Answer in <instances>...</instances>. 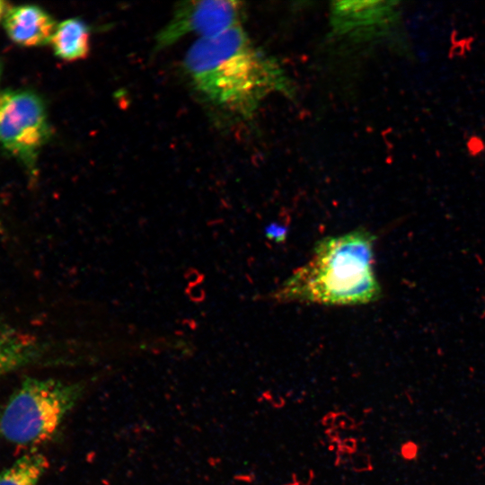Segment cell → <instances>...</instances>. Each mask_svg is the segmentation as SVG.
I'll use <instances>...</instances> for the list:
<instances>
[{
    "mask_svg": "<svg viewBox=\"0 0 485 485\" xmlns=\"http://www.w3.org/2000/svg\"><path fill=\"white\" fill-rule=\"evenodd\" d=\"M183 66L201 95L242 118L252 116L270 95L291 93L284 70L242 26L198 39L188 49Z\"/></svg>",
    "mask_w": 485,
    "mask_h": 485,
    "instance_id": "obj_1",
    "label": "cell"
},
{
    "mask_svg": "<svg viewBox=\"0 0 485 485\" xmlns=\"http://www.w3.org/2000/svg\"><path fill=\"white\" fill-rule=\"evenodd\" d=\"M375 239L366 229L322 238L309 260L272 293V298L325 305L376 301L381 287L373 268Z\"/></svg>",
    "mask_w": 485,
    "mask_h": 485,
    "instance_id": "obj_2",
    "label": "cell"
},
{
    "mask_svg": "<svg viewBox=\"0 0 485 485\" xmlns=\"http://www.w3.org/2000/svg\"><path fill=\"white\" fill-rule=\"evenodd\" d=\"M82 393L77 384L26 378L0 410V438L33 446L51 438Z\"/></svg>",
    "mask_w": 485,
    "mask_h": 485,
    "instance_id": "obj_3",
    "label": "cell"
},
{
    "mask_svg": "<svg viewBox=\"0 0 485 485\" xmlns=\"http://www.w3.org/2000/svg\"><path fill=\"white\" fill-rule=\"evenodd\" d=\"M50 125L41 97L27 89L0 91V146L37 175L40 152L50 137Z\"/></svg>",
    "mask_w": 485,
    "mask_h": 485,
    "instance_id": "obj_4",
    "label": "cell"
},
{
    "mask_svg": "<svg viewBox=\"0 0 485 485\" xmlns=\"http://www.w3.org/2000/svg\"><path fill=\"white\" fill-rule=\"evenodd\" d=\"M242 3L225 0L186 1L178 4L171 20L156 34L155 50L195 34L207 38L241 26Z\"/></svg>",
    "mask_w": 485,
    "mask_h": 485,
    "instance_id": "obj_5",
    "label": "cell"
},
{
    "mask_svg": "<svg viewBox=\"0 0 485 485\" xmlns=\"http://www.w3.org/2000/svg\"><path fill=\"white\" fill-rule=\"evenodd\" d=\"M334 32L349 39L383 33L398 19L397 2L344 1L333 4L331 11Z\"/></svg>",
    "mask_w": 485,
    "mask_h": 485,
    "instance_id": "obj_6",
    "label": "cell"
},
{
    "mask_svg": "<svg viewBox=\"0 0 485 485\" xmlns=\"http://www.w3.org/2000/svg\"><path fill=\"white\" fill-rule=\"evenodd\" d=\"M3 22L8 38L27 48L50 44L57 26L53 17L35 4L10 6Z\"/></svg>",
    "mask_w": 485,
    "mask_h": 485,
    "instance_id": "obj_7",
    "label": "cell"
},
{
    "mask_svg": "<svg viewBox=\"0 0 485 485\" xmlns=\"http://www.w3.org/2000/svg\"><path fill=\"white\" fill-rule=\"evenodd\" d=\"M40 354L35 337L0 318V377L32 364Z\"/></svg>",
    "mask_w": 485,
    "mask_h": 485,
    "instance_id": "obj_8",
    "label": "cell"
},
{
    "mask_svg": "<svg viewBox=\"0 0 485 485\" xmlns=\"http://www.w3.org/2000/svg\"><path fill=\"white\" fill-rule=\"evenodd\" d=\"M90 39L89 26L81 19L69 18L57 23L50 45L57 57L74 62L88 57Z\"/></svg>",
    "mask_w": 485,
    "mask_h": 485,
    "instance_id": "obj_9",
    "label": "cell"
},
{
    "mask_svg": "<svg viewBox=\"0 0 485 485\" xmlns=\"http://www.w3.org/2000/svg\"><path fill=\"white\" fill-rule=\"evenodd\" d=\"M48 466L43 454H24L0 472V485H37Z\"/></svg>",
    "mask_w": 485,
    "mask_h": 485,
    "instance_id": "obj_10",
    "label": "cell"
},
{
    "mask_svg": "<svg viewBox=\"0 0 485 485\" xmlns=\"http://www.w3.org/2000/svg\"><path fill=\"white\" fill-rule=\"evenodd\" d=\"M287 232V228L277 224L269 225L265 230L266 236L276 242H282L286 239Z\"/></svg>",
    "mask_w": 485,
    "mask_h": 485,
    "instance_id": "obj_11",
    "label": "cell"
},
{
    "mask_svg": "<svg viewBox=\"0 0 485 485\" xmlns=\"http://www.w3.org/2000/svg\"><path fill=\"white\" fill-rule=\"evenodd\" d=\"M9 3L0 0V22L4 21V18L10 8Z\"/></svg>",
    "mask_w": 485,
    "mask_h": 485,
    "instance_id": "obj_12",
    "label": "cell"
},
{
    "mask_svg": "<svg viewBox=\"0 0 485 485\" xmlns=\"http://www.w3.org/2000/svg\"><path fill=\"white\" fill-rule=\"evenodd\" d=\"M2 231H3V223H2V221L0 219V232H2Z\"/></svg>",
    "mask_w": 485,
    "mask_h": 485,
    "instance_id": "obj_13",
    "label": "cell"
},
{
    "mask_svg": "<svg viewBox=\"0 0 485 485\" xmlns=\"http://www.w3.org/2000/svg\"><path fill=\"white\" fill-rule=\"evenodd\" d=\"M1 75H2V63L0 61V78H1Z\"/></svg>",
    "mask_w": 485,
    "mask_h": 485,
    "instance_id": "obj_14",
    "label": "cell"
}]
</instances>
